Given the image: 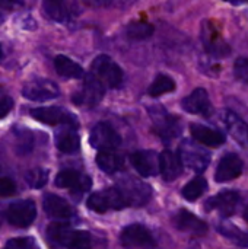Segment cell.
<instances>
[{"label": "cell", "instance_id": "6da1fadb", "mask_svg": "<svg viewBox=\"0 0 248 249\" xmlns=\"http://www.w3.org/2000/svg\"><path fill=\"white\" fill-rule=\"evenodd\" d=\"M47 238L51 244L66 249H91L92 236L86 231H75L66 223H51L47 229Z\"/></svg>", "mask_w": 248, "mask_h": 249}, {"label": "cell", "instance_id": "7a4b0ae2", "mask_svg": "<svg viewBox=\"0 0 248 249\" xmlns=\"http://www.w3.org/2000/svg\"><path fill=\"white\" fill-rule=\"evenodd\" d=\"M91 73L108 89H115L123 83V70L105 54L98 55L91 66Z\"/></svg>", "mask_w": 248, "mask_h": 249}, {"label": "cell", "instance_id": "3957f363", "mask_svg": "<svg viewBox=\"0 0 248 249\" xmlns=\"http://www.w3.org/2000/svg\"><path fill=\"white\" fill-rule=\"evenodd\" d=\"M86 206L95 213H107L110 210H121L127 207L120 190L115 185L91 194L86 201Z\"/></svg>", "mask_w": 248, "mask_h": 249}, {"label": "cell", "instance_id": "277c9868", "mask_svg": "<svg viewBox=\"0 0 248 249\" xmlns=\"http://www.w3.org/2000/svg\"><path fill=\"white\" fill-rule=\"evenodd\" d=\"M115 187L120 190L127 207H142L152 197L151 187L136 178H124Z\"/></svg>", "mask_w": 248, "mask_h": 249}, {"label": "cell", "instance_id": "5b68a950", "mask_svg": "<svg viewBox=\"0 0 248 249\" xmlns=\"http://www.w3.org/2000/svg\"><path fill=\"white\" fill-rule=\"evenodd\" d=\"M151 117L153 121V133L164 142H171L172 139L180 136L181 121L175 115L164 111L162 108H155L151 109Z\"/></svg>", "mask_w": 248, "mask_h": 249}, {"label": "cell", "instance_id": "8992f818", "mask_svg": "<svg viewBox=\"0 0 248 249\" xmlns=\"http://www.w3.org/2000/svg\"><path fill=\"white\" fill-rule=\"evenodd\" d=\"M22 95L29 101L45 102V101H51V99L58 98L60 89L50 79L34 77L25 83V86L22 88Z\"/></svg>", "mask_w": 248, "mask_h": 249}, {"label": "cell", "instance_id": "52a82bcc", "mask_svg": "<svg viewBox=\"0 0 248 249\" xmlns=\"http://www.w3.org/2000/svg\"><path fill=\"white\" fill-rule=\"evenodd\" d=\"M180 156L184 166H189L197 174H202L210 163V153L200 147L197 143L191 140H184L180 146Z\"/></svg>", "mask_w": 248, "mask_h": 249}, {"label": "cell", "instance_id": "ba28073f", "mask_svg": "<svg viewBox=\"0 0 248 249\" xmlns=\"http://www.w3.org/2000/svg\"><path fill=\"white\" fill-rule=\"evenodd\" d=\"M31 117L35 118L39 123L48 124V125H69L76 127L77 120L76 115L67 111L61 107H39L31 109Z\"/></svg>", "mask_w": 248, "mask_h": 249}, {"label": "cell", "instance_id": "9c48e42d", "mask_svg": "<svg viewBox=\"0 0 248 249\" xmlns=\"http://www.w3.org/2000/svg\"><path fill=\"white\" fill-rule=\"evenodd\" d=\"M105 86L92 74H85V80L82 88L73 95L72 101L76 105H85V107H95L98 105L104 95H105Z\"/></svg>", "mask_w": 248, "mask_h": 249}, {"label": "cell", "instance_id": "30bf717a", "mask_svg": "<svg viewBox=\"0 0 248 249\" xmlns=\"http://www.w3.org/2000/svg\"><path fill=\"white\" fill-rule=\"evenodd\" d=\"M89 143L94 149L99 152L114 150L120 146L121 137L108 123H98L94 125L89 134Z\"/></svg>", "mask_w": 248, "mask_h": 249}, {"label": "cell", "instance_id": "8fae6325", "mask_svg": "<svg viewBox=\"0 0 248 249\" xmlns=\"http://www.w3.org/2000/svg\"><path fill=\"white\" fill-rule=\"evenodd\" d=\"M120 242L126 249H151L155 247L151 232L139 223L124 228L120 235Z\"/></svg>", "mask_w": 248, "mask_h": 249}, {"label": "cell", "instance_id": "7c38bea8", "mask_svg": "<svg viewBox=\"0 0 248 249\" xmlns=\"http://www.w3.org/2000/svg\"><path fill=\"white\" fill-rule=\"evenodd\" d=\"M37 217V207L32 200H20L10 204L6 210V219L12 226L28 228Z\"/></svg>", "mask_w": 248, "mask_h": 249}, {"label": "cell", "instance_id": "4fadbf2b", "mask_svg": "<svg viewBox=\"0 0 248 249\" xmlns=\"http://www.w3.org/2000/svg\"><path fill=\"white\" fill-rule=\"evenodd\" d=\"M56 185L58 188H69L75 194H83L91 188L92 179L75 169H63L56 177Z\"/></svg>", "mask_w": 248, "mask_h": 249}, {"label": "cell", "instance_id": "5bb4252c", "mask_svg": "<svg viewBox=\"0 0 248 249\" xmlns=\"http://www.w3.org/2000/svg\"><path fill=\"white\" fill-rule=\"evenodd\" d=\"M240 194L237 191H222L205 203V210H218L224 217H229L237 212Z\"/></svg>", "mask_w": 248, "mask_h": 249}, {"label": "cell", "instance_id": "9a60e30c", "mask_svg": "<svg viewBox=\"0 0 248 249\" xmlns=\"http://www.w3.org/2000/svg\"><path fill=\"white\" fill-rule=\"evenodd\" d=\"M130 162L142 177H155L159 172V155L153 150H137L130 155Z\"/></svg>", "mask_w": 248, "mask_h": 249}, {"label": "cell", "instance_id": "2e32d148", "mask_svg": "<svg viewBox=\"0 0 248 249\" xmlns=\"http://www.w3.org/2000/svg\"><path fill=\"white\" fill-rule=\"evenodd\" d=\"M244 163L241 158L235 153H227L218 163L215 179L218 182H228L235 178H238L243 174Z\"/></svg>", "mask_w": 248, "mask_h": 249}, {"label": "cell", "instance_id": "e0dca14e", "mask_svg": "<svg viewBox=\"0 0 248 249\" xmlns=\"http://www.w3.org/2000/svg\"><path fill=\"white\" fill-rule=\"evenodd\" d=\"M184 169V163L181 160L180 153H175L172 150H164L159 155V172L164 178V181H174L177 179Z\"/></svg>", "mask_w": 248, "mask_h": 249}, {"label": "cell", "instance_id": "ac0fdd59", "mask_svg": "<svg viewBox=\"0 0 248 249\" xmlns=\"http://www.w3.org/2000/svg\"><path fill=\"white\" fill-rule=\"evenodd\" d=\"M181 107L189 114H197V115H208L212 109V104L209 99V95L206 89L199 88L194 89L189 96H186L181 101Z\"/></svg>", "mask_w": 248, "mask_h": 249}, {"label": "cell", "instance_id": "d6986e66", "mask_svg": "<svg viewBox=\"0 0 248 249\" xmlns=\"http://www.w3.org/2000/svg\"><path fill=\"white\" fill-rule=\"evenodd\" d=\"M224 123L227 125L228 133L232 136V139L243 147L248 150V125L246 124V121L238 117L235 112L227 109L224 112Z\"/></svg>", "mask_w": 248, "mask_h": 249}, {"label": "cell", "instance_id": "ffe728a7", "mask_svg": "<svg viewBox=\"0 0 248 249\" xmlns=\"http://www.w3.org/2000/svg\"><path fill=\"white\" fill-rule=\"evenodd\" d=\"M190 133L199 144H203L208 147H219L227 142L225 134L222 131L216 128H210L203 124H191Z\"/></svg>", "mask_w": 248, "mask_h": 249}, {"label": "cell", "instance_id": "44dd1931", "mask_svg": "<svg viewBox=\"0 0 248 249\" xmlns=\"http://www.w3.org/2000/svg\"><path fill=\"white\" fill-rule=\"evenodd\" d=\"M174 225L178 231L190 232L194 235H205L208 232V225L189 210H180L174 217Z\"/></svg>", "mask_w": 248, "mask_h": 249}, {"label": "cell", "instance_id": "7402d4cb", "mask_svg": "<svg viewBox=\"0 0 248 249\" xmlns=\"http://www.w3.org/2000/svg\"><path fill=\"white\" fill-rule=\"evenodd\" d=\"M44 210L50 217L54 219H70L73 216V207L61 197L56 194H47L42 201Z\"/></svg>", "mask_w": 248, "mask_h": 249}, {"label": "cell", "instance_id": "603a6c76", "mask_svg": "<svg viewBox=\"0 0 248 249\" xmlns=\"http://www.w3.org/2000/svg\"><path fill=\"white\" fill-rule=\"evenodd\" d=\"M56 146L63 153H75L80 146L79 134L75 127L66 125L64 128L57 130L56 133Z\"/></svg>", "mask_w": 248, "mask_h": 249}, {"label": "cell", "instance_id": "cb8c5ba5", "mask_svg": "<svg viewBox=\"0 0 248 249\" xmlns=\"http://www.w3.org/2000/svg\"><path fill=\"white\" fill-rule=\"evenodd\" d=\"M96 165L98 168L108 174V175H113L118 171L123 169L124 166V160L120 155H117L115 152L113 150H108V152H98L96 155Z\"/></svg>", "mask_w": 248, "mask_h": 249}, {"label": "cell", "instance_id": "d4e9b609", "mask_svg": "<svg viewBox=\"0 0 248 249\" xmlns=\"http://www.w3.org/2000/svg\"><path fill=\"white\" fill-rule=\"evenodd\" d=\"M54 66L56 70L60 76L67 77V79H80L85 76V71L82 69L80 64L75 63L72 58L66 57V55H57L54 58Z\"/></svg>", "mask_w": 248, "mask_h": 249}, {"label": "cell", "instance_id": "484cf974", "mask_svg": "<svg viewBox=\"0 0 248 249\" xmlns=\"http://www.w3.org/2000/svg\"><path fill=\"white\" fill-rule=\"evenodd\" d=\"M218 232L227 238L228 241H231L232 244H235L240 248H248V232L240 229L238 226L229 223V222H222L218 226Z\"/></svg>", "mask_w": 248, "mask_h": 249}, {"label": "cell", "instance_id": "4316f807", "mask_svg": "<svg viewBox=\"0 0 248 249\" xmlns=\"http://www.w3.org/2000/svg\"><path fill=\"white\" fill-rule=\"evenodd\" d=\"M15 149L19 155H28L32 152L34 147V136L32 133L25 127H15Z\"/></svg>", "mask_w": 248, "mask_h": 249}, {"label": "cell", "instance_id": "83f0119b", "mask_svg": "<svg viewBox=\"0 0 248 249\" xmlns=\"http://www.w3.org/2000/svg\"><path fill=\"white\" fill-rule=\"evenodd\" d=\"M42 10L45 16H48L53 20L57 22H66L70 19V9L66 3L61 1H44L42 3Z\"/></svg>", "mask_w": 248, "mask_h": 249}, {"label": "cell", "instance_id": "f1b7e54d", "mask_svg": "<svg viewBox=\"0 0 248 249\" xmlns=\"http://www.w3.org/2000/svg\"><path fill=\"white\" fill-rule=\"evenodd\" d=\"M208 190V182L202 175H197L196 178H193L190 182L186 184V187L183 188L181 194L187 201H196L197 198H200Z\"/></svg>", "mask_w": 248, "mask_h": 249}, {"label": "cell", "instance_id": "f546056e", "mask_svg": "<svg viewBox=\"0 0 248 249\" xmlns=\"http://www.w3.org/2000/svg\"><path fill=\"white\" fill-rule=\"evenodd\" d=\"M174 89H175V82L172 77H170L167 74H158L155 77V80L152 82V85L149 86L148 93L152 98H158V96L172 92Z\"/></svg>", "mask_w": 248, "mask_h": 249}, {"label": "cell", "instance_id": "4dcf8cb0", "mask_svg": "<svg viewBox=\"0 0 248 249\" xmlns=\"http://www.w3.org/2000/svg\"><path fill=\"white\" fill-rule=\"evenodd\" d=\"M153 26L148 22H133L129 23L126 28V35L129 39L133 41H142V39H148L152 36L153 34Z\"/></svg>", "mask_w": 248, "mask_h": 249}, {"label": "cell", "instance_id": "1f68e13d", "mask_svg": "<svg viewBox=\"0 0 248 249\" xmlns=\"http://www.w3.org/2000/svg\"><path fill=\"white\" fill-rule=\"evenodd\" d=\"M25 181L31 188L39 190L42 188L47 182H48V171L44 168H35L26 172L25 175Z\"/></svg>", "mask_w": 248, "mask_h": 249}, {"label": "cell", "instance_id": "d6a6232c", "mask_svg": "<svg viewBox=\"0 0 248 249\" xmlns=\"http://www.w3.org/2000/svg\"><path fill=\"white\" fill-rule=\"evenodd\" d=\"M234 74L240 82L248 83V58L240 57V58L235 60V63H234Z\"/></svg>", "mask_w": 248, "mask_h": 249}, {"label": "cell", "instance_id": "836d02e7", "mask_svg": "<svg viewBox=\"0 0 248 249\" xmlns=\"http://www.w3.org/2000/svg\"><path fill=\"white\" fill-rule=\"evenodd\" d=\"M34 245V241L29 238H15L10 239L4 249H31Z\"/></svg>", "mask_w": 248, "mask_h": 249}, {"label": "cell", "instance_id": "e575fe53", "mask_svg": "<svg viewBox=\"0 0 248 249\" xmlns=\"http://www.w3.org/2000/svg\"><path fill=\"white\" fill-rule=\"evenodd\" d=\"M16 193V185L10 178H0V197H10Z\"/></svg>", "mask_w": 248, "mask_h": 249}, {"label": "cell", "instance_id": "d590c367", "mask_svg": "<svg viewBox=\"0 0 248 249\" xmlns=\"http://www.w3.org/2000/svg\"><path fill=\"white\" fill-rule=\"evenodd\" d=\"M13 108V99L10 96L0 98V118H4Z\"/></svg>", "mask_w": 248, "mask_h": 249}, {"label": "cell", "instance_id": "8d00e7d4", "mask_svg": "<svg viewBox=\"0 0 248 249\" xmlns=\"http://www.w3.org/2000/svg\"><path fill=\"white\" fill-rule=\"evenodd\" d=\"M20 4H22L20 1H10V0L3 1V0H0V7L1 9H13V7H18Z\"/></svg>", "mask_w": 248, "mask_h": 249}, {"label": "cell", "instance_id": "74e56055", "mask_svg": "<svg viewBox=\"0 0 248 249\" xmlns=\"http://www.w3.org/2000/svg\"><path fill=\"white\" fill-rule=\"evenodd\" d=\"M244 219L248 222V206L246 207V210H244Z\"/></svg>", "mask_w": 248, "mask_h": 249}, {"label": "cell", "instance_id": "f35d334b", "mask_svg": "<svg viewBox=\"0 0 248 249\" xmlns=\"http://www.w3.org/2000/svg\"><path fill=\"white\" fill-rule=\"evenodd\" d=\"M1 57H3V50H1V45H0V60H1Z\"/></svg>", "mask_w": 248, "mask_h": 249}, {"label": "cell", "instance_id": "ab89813d", "mask_svg": "<svg viewBox=\"0 0 248 249\" xmlns=\"http://www.w3.org/2000/svg\"><path fill=\"white\" fill-rule=\"evenodd\" d=\"M3 22V15H0V23Z\"/></svg>", "mask_w": 248, "mask_h": 249}, {"label": "cell", "instance_id": "60d3db41", "mask_svg": "<svg viewBox=\"0 0 248 249\" xmlns=\"http://www.w3.org/2000/svg\"><path fill=\"white\" fill-rule=\"evenodd\" d=\"M0 225H1V216H0Z\"/></svg>", "mask_w": 248, "mask_h": 249}]
</instances>
